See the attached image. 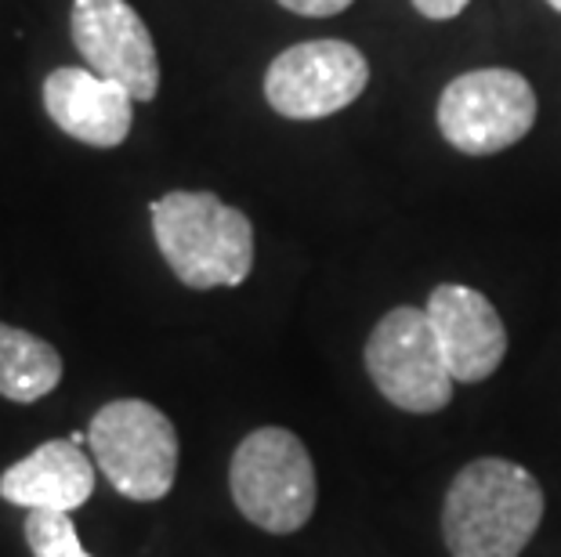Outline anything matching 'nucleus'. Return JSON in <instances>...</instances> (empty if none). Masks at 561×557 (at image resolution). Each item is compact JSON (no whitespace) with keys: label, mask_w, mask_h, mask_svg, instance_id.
I'll return each mask as SVG.
<instances>
[{"label":"nucleus","mask_w":561,"mask_h":557,"mask_svg":"<svg viewBox=\"0 0 561 557\" xmlns=\"http://www.w3.org/2000/svg\"><path fill=\"white\" fill-rule=\"evenodd\" d=\"M543 521V489L515 460L482 456L460 467L442 503L453 557H522Z\"/></svg>","instance_id":"obj_1"},{"label":"nucleus","mask_w":561,"mask_h":557,"mask_svg":"<svg viewBox=\"0 0 561 557\" xmlns=\"http://www.w3.org/2000/svg\"><path fill=\"white\" fill-rule=\"evenodd\" d=\"M152 235L188 290L243 287L254 268V224L214 193H167L149 207Z\"/></svg>","instance_id":"obj_2"},{"label":"nucleus","mask_w":561,"mask_h":557,"mask_svg":"<svg viewBox=\"0 0 561 557\" xmlns=\"http://www.w3.org/2000/svg\"><path fill=\"white\" fill-rule=\"evenodd\" d=\"M229 489L250 525L272 536L305 529L319 500L312 456L301 438L286 428H257L236 445Z\"/></svg>","instance_id":"obj_3"},{"label":"nucleus","mask_w":561,"mask_h":557,"mask_svg":"<svg viewBox=\"0 0 561 557\" xmlns=\"http://www.w3.org/2000/svg\"><path fill=\"white\" fill-rule=\"evenodd\" d=\"M88 442L110 485L127 500L157 503L178 478V431L171 417L141 398H116L94 413Z\"/></svg>","instance_id":"obj_4"},{"label":"nucleus","mask_w":561,"mask_h":557,"mask_svg":"<svg viewBox=\"0 0 561 557\" xmlns=\"http://www.w3.org/2000/svg\"><path fill=\"white\" fill-rule=\"evenodd\" d=\"M536 91L515 69L489 66L449 80L438 94V130L463 156H496L536 124Z\"/></svg>","instance_id":"obj_5"},{"label":"nucleus","mask_w":561,"mask_h":557,"mask_svg":"<svg viewBox=\"0 0 561 557\" xmlns=\"http://www.w3.org/2000/svg\"><path fill=\"white\" fill-rule=\"evenodd\" d=\"M366 373L396 409L438 413L453 398V373L421 307H391L366 340Z\"/></svg>","instance_id":"obj_6"},{"label":"nucleus","mask_w":561,"mask_h":557,"mask_svg":"<svg viewBox=\"0 0 561 557\" xmlns=\"http://www.w3.org/2000/svg\"><path fill=\"white\" fill-rule=\"evenodd\" d=\"M369 84L366 55L348 40H305L265 69V102L286 120H322L359 98Z\"/></svg>","instance_id":"obj_7"},{"label":"nucleus","mask_w":561,"mask_h":557,"mask_svg":"<svg viewBox=\"0 0 561 557\" xmlns=\"http://www.w3.org/2000/svg\"><path fill=\"white\" fill-rule=\"evenodd\" d=\"M69 33L80 58L99 77L121 84L135 102L160 91V58L149 26L127 0H73Z\"/></svg>","instance_id":"obj_8"},{"label":"nucleus","mask_w":561,"mask_h":557,"mask_svg":"<svg viewBox=\"0 0 561 557\" xmlns=\"http://www.w3.org/2000/svg\"><path fill=\"white\" fill-rule=\"evenodd\" d=\"M424 312L457 384H482L504 365L507 329L485 293L460 282H442L432 290Z\"/></svg>","instance_id":"obj_9"},{"label":"nucleus","mask_w":561,"mask_h":557,"mask_svg":"<svg viewBox=\"0 0 561 557\" xmlns=\"http://www.w3.org/2000/svg\"><path fill=\"white\" fill-rule=\"evenodd\" d=\"M130 102L135 98L121 84L99 77L94 69L62 66L44 80V109L51 124L91 149L124 146L135 124Z\"/></svg>","instance_id":"obj_10"},{"label":"nucleus","mask_w":561,"mask_h":557,"mask_svg":"<svg viewBox=\"0 0 561 557\" xmlns=\"http://www.w3.org/2000/svg\"><path fill=\"white\" fill-rule=\"evenodd\" d=\"M94 492V460L69 438H55L0 474V496L26 511L73 514Z\"/></svg>","instance_id":"obj_11"},{"label":"nucleus","mask_w":561,"mask_h":557,"mask_svg":"<svg viewBox=\"0 0 561 557\" xmlns=\"http://www.w3.org/2000/svg\"><path fill=\"white\" fill-rule=\"evenodd\" d=\"M62 384V355L30 329L0 323V398L33 406Z\"/></svg>","instance_id":"obj_12"},{"label":"nucleus","mask_w":561,"mask_h":557,"mask_svg":"<svg viewBox=\"0 0 561 557\" xmlns=\"http://www.w3.org/2000/svg\"><path fill=\"white\" fill-rule=\"evenodd\" d=\"M26 543L33 557H91L77 536V525L69 514L30 511L26 518Z\"/></svg>","instance_id":"obj_13"},{"label":"nucleus","mask_w":561,"mask_h":557,"mask_svg":"<svg viewBox=\"0 0 561 557\" xmlns=\"http://www.w3.org/2000/svg\"><path fill=\"white\" fill-rule=\"evenodd\" d=\"M279 4L305 19H330V15H341L344 8H352V0H279Z\"/></svg>","instance_id":"obj_14"},{"label":"nucleus","mask_w":561,"mask_h":557,"mask_svg":"<svg viewBox=\"0 0 561 557\" xmlns=\"http://www.w3.org/2000/svg\"><path fill=\"white\" fill-rule=\"evenodd\" d=\"M468 4H471V0H413V8L421 11L424 19H432V22H449V19H457Z\"/></svg>","instance_id":"obj_15"},{"label":"nucleus","mask_w":561,"mask_h":557,"mask_svg":"<svg viewBox=\"0 0 561 557\" xmlns=\"http://www.w3.org/2000/svg\"><path fill=\"white\" fill-rule=\"evenodd\" d=\"M547 4H551L554 11H561V0H547Z\"/></svg>","instance_id":"obj_16"}]
</instances>
